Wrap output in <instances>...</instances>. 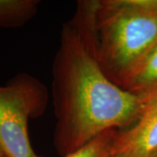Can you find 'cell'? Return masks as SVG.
I'll use <instances>...</instances> for the list:
<instances>
[{"mask_svg": "<svg viewBox=\"0 0 157 157\" xmlns=\"http://www.w3.org/2000/svg\"><path fill=\"white\" fill-rule=\"evenodd\" d=\"M52 75L54 142L64 156L106 131L128 128L140 115L142 96L114 84L98 61L87 1L63 25Z\"/></svg>", "mask_w": 157, "mask_h": 157, "instance_id": "1", "label": "cell"}, {"mask_svg": "<svg viewBox=\"0 0 157 157\" xmlns=\"http://www.w3.org/2000/svg\"><path fill=\"white\" fill-rule=\"evenodd\" d=\"M96 55L107 77L122 87L157 44V0L87 1Z\"/></svg>", "mask_w": 157, "mask_h": 157, "instance_id": "2", "label": "cell"}, {"mask_svg": "<svg viewBox=\"0 0 157 157\" xmlns=\"http://www.w3.org/2000/svg\"><path fill=\"white\" fill-rule=\"evenodd\" d=\"M46 97L45 87L25 74L0 86V147L6 157H39L29 140L28 121L44 111Z\"/></svg>", "mask_w": 157, "mask_h": 157, "instance_id": "3", "label": "cell"}, {"mask_svg": "<svg viewBox=\"0 0 157 157\" xmlns=\"http://www.w3.org/2000/svg\"><path fill=\"white\" fill-rule=\"evenodd\" d=\"M143 105L137 121L120 130L113 154L126 157H153L157 151V90L141 94Z\"/></svg>", "mask_w": 157, "mask_h": 157, "instance_id": "4", "label": "cell"}, {"mask_svg": "<svg viewBox=\"0 0 157 157\" xmlns=\"http://www.w3.org/2000/svg\"><path fill=\"white\" fill-rule=\"evenodd\" d=\"M121 88L139 95L157 90V44L130 74Z\"/></svg>", "mask_w": 157, "mask_h": 157, "instance_id": "5", "label": "cell"}, {"mask_svg": "<svg viewBox=\"0 0 157 157\" xmlns=\"http://www.w3.org/2000/svg\"><path fill=\"white\" fill-rule=\"evenodd\" d=\"M38 1L0 0V27L22 25L37 11Z\"/></svg>", "mask_w": 157, "mask_h": 157, "instance_id": "6", "label": "cell"}, {"mask_svg": "<svg viewBox=\"0 0 157 157\" xmlns=\"http://www.w3.org/2000/svg\"><path fill=\"white\" fill-rule=\"evenodd\" d=\"M119 129L108 130L64 157H112Z\"/></svg>", "mask_w": 157, "mask_h": 157, "instance_id": "7", "label": "cell"}, {"mask_svg": "<svg viewBox=\"0 0 157 157\" xmlns=\"http://www.w3.org/2000/svg\"><path fill=\"white\" fill-rule=\"evenodd\" d=\"M0 157H6V155H5V153L4 151L2 150V148L0 147Z\"/></svg>", "mask_w": 157, "mask_h": 157, "instance_id": "8", "label": "cell"}, {"mask_svg": "<svg viewBox=\"0 0 157 157\" xmlns=\"http://www.w3.org/2000/svg\"><path fill=\"white\" fill-rule=\"evenodd\" d=\"M112 157H126L124 155H117V154H113Z\"/></svg>", "mask_w": 157, "mask_h": 157, "instance_id": "9", "label": "cell"}, {"mask_svg": "<svg viewBox=\"0 0 157 157\" xmlns=\"http://www.w3.org/2000/svg\"><path fill=\"white\" fill-rule=\"evenodd\" d=\"M153 157H157V151H156V153H155V155H153Z\"/></svg>", "mask_w": 157, "mask_h": 157, "instance_id": "10", "label": "cell"}]
</instances>
